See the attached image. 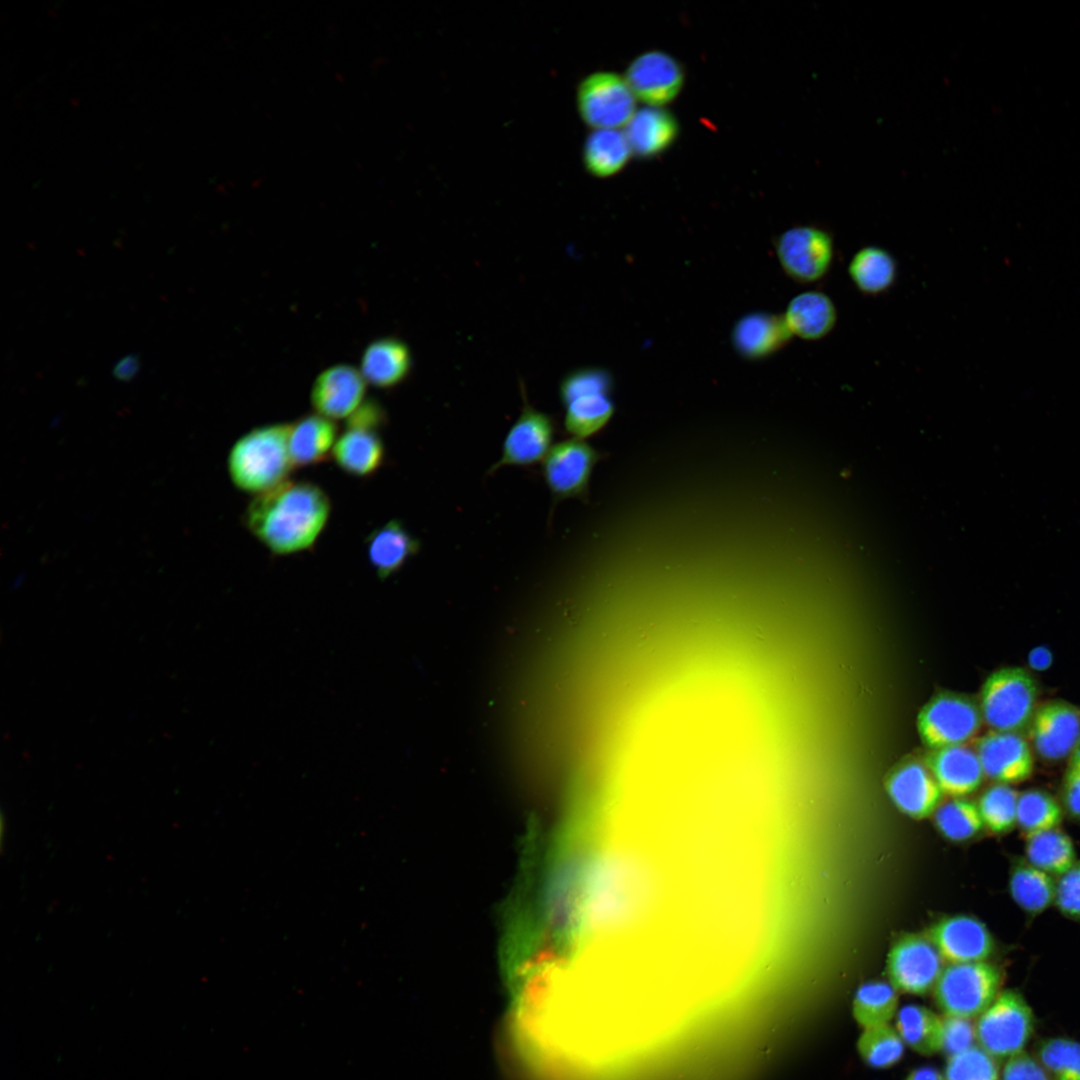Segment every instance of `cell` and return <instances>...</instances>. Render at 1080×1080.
Wrapping results in <instances>:
<instances>
[{"label": "cell", "instance_id": "cell-25", "mask_svg": "<svg viewBox=\"0 0 1080 1080\" xmlns=\"http://www.w3.org/2000/svg\"><path fill=\"white\" fill-rule=\"evenodd\" d=\"M676 118L663 107L637 109L623 128L633 154L652 157L668 149L678 135Z\"/></svg>", "mask_w": 1080, "mask_h": 1080}, {"label": "cell", "instance_id": "cell-33", "mask_svg": "<svg viewBox=\"0 0 1080 1080\" xmlns=\"http://www.w3.org/2000/svg\"><path fill=\"white\" fill-rule=\"evenodd\" d=\"M905 1044L894 1026L879 1025L862 1029L856 1041L860 1059L873 1069H888L902 1059Z\"/></svg>", "mask_w": 1080, "mask_h": 1080}, {"label": "cell", "instance_id": "cell-13", "mask_svg": "<svg viewBox=\"0 0 1080 1080\" xmlns=\"http://www.w3.org/2000/svg\"><path fill=\"white\" fill-rule=\"evenodd\" d=\"M948 964L986 961L995 943L987 926L971 915L945 916L925 934Z\"/></svg>", "mask_w": 1080, "mask_h": 1080}, {"label": "cell", "instance_id": "cell-29", "mask_svg": "<svg viewBox=\"0 0 1080 1080\" xmlns=\"http://www.w3.org/2000/svg\"><path fill=\"white\" fill-rule=\"evenodd\" d=\"M633 152L623 129H593L584 145V165L593 176L619 173Z\"/></svg>", "mask_w": 1080, "mask_h": 1080}, {"label": "cell", "instance_id": "cell-2", "mask_svg": "<svg viewBox=\"0 0 1080 1080\" xmlns=\"http://www.w3.org/2000/svg\"><path fill=\"white\" fill-rule=\"evenodd\" d=\"M290 423L255 427L232 446L227 468L239 490L259 495L287 481L294 469L288 449Z\"/></svg>", "mask_w": 1080, "mask_h": 1080}, {"label": "cell", "instance_id": "cell-18", "mask_svg": "<svg viewBox=\"0 0 1080 1080\" xmlns=\"http://www.w3.org/2000/svg\"><path fill=\"white\" fill-rule=\"evenodd\" d=\"M885 787L897 809L918 820L934 813L943 794L929 768L917 761L902 763L892 770Z\"/></svg>", "mask_w": 1080, "mask_h": 1080}, {"label": "cell", "instance_id": "cell-46", "mask_svg": "<svg viewBox=\"0 0 1080 1080\" xmlns=\"http://www.w3.org/2000/svg\"><path fill=\"white\" fill-rule=\"evenodd\" d=\"M1051 662V654L1045 648H1037L1030 655V663L1036 669L1047 668Z\"/></svg>", "mask_w": 1080, "mask_h": 1080}, {"label": "cell", "instance_id": "cell-24", "mask_svg": "<svg viewBox=\"0 0 1080 1080\" xmlns=\"http://www.w3.org/2000/svg\"><path fill=\"white\" fill-rule=\"evenodd\" d=\"M791 336L783 316L760 312L741 318L733 329L732 340L740 354L756 359L778 351Z\"/></svg>", "mask_w": 1080, "mask_h": 1080}, {"label": "cell", "instance_id": "cell-39", "mask_svg": "<svg viewBox=\"0 0 1080 1080\" xmlns=\"http://www.w3.org/2000/svg\"><path fill=\"white\" fill-rule=\"evenodd\" d=\"M1054 901L1065 917L1080 920V860L1059 876Z\"/></svg>", "mask_w": 1080, "mask_h": 1080}, {"label": "cell", "instance_id": "cell-14", "mask_svg": "<svg viewBox=\"0 0 1080 1080\" xmlns=\"http://www.w3.org/2000/svg\"><path fill=\"white\" fill-rule=\"evenodd\" d=\"M635 98L646 106L663 107L682 90L684 71L666 52L651 50L635 57L624 75Z\"/></svg>", "mask_w": 1080, "mask_h": 1080}, {"label": "cell", "instance_id": "cell-15", "mask_svg": "<svg viewBox=\"0 0 1080 1080\" xmlns=\"http://www.w3.org/2000/svg\"><path fill=\"white\" fill-rule=\"evenodd\" d=\"M976 752L984 775L996 783L1023 782L1034 769L1031 745L1023 734L991 730L978 739Z\"/></svg>", "mask_w": 1080, "mask_h": 1080}, {"label": "cell", "instance_id": "cell-42", "mask_svg": "<svg viewBox=\"0 0 1080 1080\" xmlns=\"http://www.w3.org/2000/svg\"><path fill=\"white\" fill-rule=\"evenodd\" d=\"M1062 806L1066 813L1080 821V766L1069 762L1061 785Z\"/></svg>", "mask_w": 1080, "mask_h": 1080}, {"label": "cell", "instance_id": "cell-34", "mask_svg": "<svg viewBox=\"0 0 1080 1080\" xmlns=\"http://www.w3.org/2000/svg\"><path fill=\"white\" fill-rule=\"evenodd\" d=\"M933 814L939 833L952 842L970 840L984 827L977 804L966 799L946 801Z\"/></svg>", "mask_w": 1080, "mask_h": 1080}, {"label": "cell", "instance_id": "cell-4", "mask_svg": "<svg viewBox=\"0 0 1080 1080\" xmlns=\"http://www.w3.org/2000/svg\"><path fill=\"white\" fill-rule=\"evenodd\" d=\"M1003 976L989 962L952 963L944 967L933 997L944 1016L972 1019L982 1014L1000 993Z\"/></svg>", "mask_w": 1080, "mask_h": 1080}, {"label": "cell", "instance_id": "cell-40", "mask_svg": "<svg viewBox=\"0 0 1080 1080\" xmlns=\"http://www.w3.org/2000/svg\"><path fill=\"white\" fill-rule=\"evenodd\" d=\"M975 1025L970 1019L944 1016V1046L947 1056L975 1045Z\"/></svg>", "mask_w": 1080, "mask_h": 1080}, {"label": "cell", "instance_id": "cell-22", "mask_svg": "<svg viewBox=\"0 0 1080 1080\" xmlns=\"http://www.w3.org/2000/svg\"><path fill=\"white\" fill-rule=\"evenodd\" d=\"M365 544L368 561L381 580L399 571L420 549V542L396 519L374 529Z\"/></svg>", "mask_w": 1080, "mask_h": 1080}, {"label": "cell", "instance_id": "cell-36", "mask_svg": "<svg viewBox=\"0 0 1080 1080\" xmlns=\"http://www.w3.org/2000/svg\"><path fill=\"white\" fill-rule=\"evenodd\" d=\"M1036 1058L1051 1080H1080V1042L1066 1038H1046L1036 1046Z\"/></svg>", "mask_w": 1080, "mask_h": 1080}, {"label": "cell", "instance_id": "cell-28", "mask_svg": "<svg viewBox=\"0 0 1080 1080\" xmlns=\"http://www.w3.org/2000/svg\"><path fill=\"white\" fill-rule=\"evenodd\" d=\"M847 272L858 291L864 295L876 296L887 292L895 284L898 263L889 250L869 245L854 253Z\"/></svg>", "mask_w": 1080, "mask_h": 1080}, {"label": "cell", "instance_id": "cell-11", "mask_svg": "<svg viewBox=\"0 0 1080 1080\" xmlns=\"http://www.w3.org/2000/svg\"><path fill=\"white\" fill-rule=\"evenodd\" d=\"M600 453L584 439L571 438L553 445L543 459L542 472L555 503L586 495Z\"/></svg>", "mask_w": 1080, "mask_h": 1080}, {"label": "cell", "instance_id": "cell-16", "mask_svg": "<svg viewBox=\"0 0 1080 1080\" xmlns=\"http://www.w3.org/2000/svg\"><path fill=\"white\" fill-rule=\"evenodd\" d=\"M555 433L553 419L548 414L525 406L508 431L502 454L489 472L503 466H528L544 459L551 448Z\"/></svg>", "mask_w": 1080, "mask_h": 1080}, {"label": "cell", "instance_id": "cell-45", "mask_svg": "<svg viewBox=\"0 0 1080 1080\" xmlns=\"http://www.w3.org/2000/svg\"><path fill=\"white\" fill-rule=\"evenodd\" d=\"M904 1080H946L944 1074L932 1066H921L913 1069Z\"/></svg>", "mask_w": 1080, "mask_h": 1080}, {"label": "cell", "instance_id": "cell-6", "mask_svg": "<svg viewBox=\"0 0 1080 1080\" xmlns=\"http://www.w3.org/2000/svg\"><path fill=\"white\" fill-rule=\"evenodd\" d=\"M610 388V377L601 369L575 370L562 380L560 398L565 406L564 427L569 434L585 439L609 422L614 413Z\"/></svg>", "mask_w": 1080, "mask_h": 1080}, {"label": "cell", "instance_id": "cell-20", "mask_svg": "<svg viewBox=\"0 0 1080 1080\" xmlns=\"http://www.w3.org/2000/svg\"><path fill=\"white\" fill-rule=\"evenodd\" d=\"M335 422L320 414H307L290 423L288 449L294 468L320 464L332 455L337 440Z\"/></svg>", "mask_w": 1080, "mask_h": 1080}, {"label": "cell", "instance_id": "cell-21", "mask_svg": "<svg viewBox=\"0 0 1080 1080\" xmlns=\"http://www.w3.org/2000/svg\"><path fill=\"white\" fill-rule=\"evenodd\" d=\"M411 367L409 346L399 338L384 337L366 347L359 370L368 384L387 389L402 383Z\"/></svg>", "mask_w": 1080, "mask_h": 1080}, {"label": "cell", "instance_id": "cell-3", "mask_svg": "<svg viewBox=\"0 0 1080 1080\" xmlns=\"http://www.w3.org/2000/svg\"><path fill=\"white\" fill-rule=\"evenodd\" d=\"M1038 685L1022 667H1004L991 673L980 694V711L993 731L1024 734L1038 707Z\"/></svg>", "mask_w": 1080, "mask_h": 1080}, {"label": "cell", "instance_id": "cell-32", "mask_svg": "<svg viewBox=\"0 0 1080 1080\" xmlns=\"http://www.w3.org/2000/svg\"><path fill=\"white\" fill-rule=\"evenodd\" d=\"M1025 854L1030 864L1051 876H1060L1077 861L1071 838L1058 828L1026 835Z\"/></svg>", "mask_w": 1080, "mask_h": 1080}, {"label": "cell", "instance_id": "cell-31", "mask_svg": "<svg viewBox=\"0 0 1080 1080\" xmlns=\"http://www.w3.org/2000/svg\"><path fill=\"white\" fill-rule=\"evenodd\" d=\"M899 1010L897 989L889 981L861 984L853 997L852 1017L862 1029L890 1024Z\"/></svg>", "mask_w": 1080, "mask_h": 1080}, {"label": "cell", "instance_id": "cell-19", "mask_svg": "<svg viewBox=\"0 0 1080 1080\" xmlns=\"http://www.w3.org/2000/svg\"><path fill=\"white\" fill-rule=\"evenodd\" d=\"M928 768L942 792L953 798L978 789L985 776L976 750L964 744L935 749Z\"/></svg>", "mask_w": 1080, "mask_h": 1080}, {"label": "cell", "instance_id": "cell-27", "mask_svg": "<svg viewBox=\"0 0 1080 1080\" xmlns=\"http://www.w3.org/2000/svg\"><path fill=\"white\" fill-rule=\"evenodd\" d=\"M894 1027L905 1046L919 1055L932 1056L943 1051L944 1017L923 1005L900 1007Z\"/></svg>", "mask_w": 1080, "mask_h": 1080}, {"label": "cell", "instance_id": "cell-5", "mask_svg": "<svg viewBox=\"0 0 1080 1080\" xmlns=\"http://www.w3.org/2000/svg\"><path fill=\"white\" fill-rule=\"evenodd\" d=\"M978 1046L995 1059L1023 1052L1035 1029V1017L1021 993L1005 990L977 1017Z\"/></svg>", "mask_w": 1080, "mask_h": 1080}, {"label": "cell", "instance_id": "cell-43", "mask_svg": "<svg viewBox=\"0 0 1080 1080\" xmlns=\"http://www.w3.org/2000/svg\"><path fill=\"white\" fill-rule=\"evenodd\" d=\"M386 421L384 408L373 399L364 401L356 411L347 418L346 428H360L378 431Z\"/></svg>", "mask_w": 1080, "mask_h": 1080}, {"label": "cell", "instance_id": "cell-26", "mask_svg": "<svg viewBox=\"0 0 1080 1080\" xmlns=\"http://www.w3.org/2000/svg\"><path fill=\"white\" fill-rule=\"evenodd\" d=\"M331 456L343 472L368 477L382 466L385 446L378 431L346 428L337 438Z\"/></svg>", "mask_w": 1080, "mask_h": 1080}, {"label": "cell", "instance_id": "cell-1", "mask_svg": "<svg viewBox=\"0 0 1080 1080\" xmlns=\"http://www.w3.org/2000/svg\"><path fill=\"white\" fill-rule=\"evenodd\" d=\"M331 501L309 481H285L256 495L247 505L245 528L272 554L291 555L309 550L325 529Z\"/></svg>", "mask_w": 1080, "mask_h": 1080}, {"label": "cell", "instance_id": "cell-7", "mask_svg": "<svg viewBox=\"0 0 1080 1080\" xmlns=\"http://www.w3.org/2000/svg\"><path fill=\"white\" fill-rule=\"evenodd\" d=\"M637 99L624 76L601 71L579 84L577 106L583 121L593 129H621L633 117Z\"/></svg>", "mask_w": 1080, "mask_h": 1080}, {"label": "cell", "instance_id": "cell-10", "mask_svg": "<svg viewBox=\"0 0 1080 1080\" xmlns=\"http://www.w3.org/2000/svg\"><path fill=\"white\" fill-rule=\"evenodd\" d=\"M944 963L926 935L908 933L890 947L886 973L898 992L921 996L933 989L945 967Z\"/></svg>", "mask_w": 1080, "mask_h": 1080}, {"label": "cell", "instance_id": "cell-41", "mask_svg": "<svg viewBox=\"0 0 1080 1080\" xmlns=\"http://www.w3.org/2000/svg\"><path fill=\"white\" fill-rule=\"evenodd\" d=\"M1001 1080H1051V1078L1036 1057L1021 1052L1007 1059Z\"/></svg>", "mask_w": 1080, "mask_h": 1080}, {"label": "cell", "instance_id": "cell-38", "mask_svg": "<svg viewBox=\"0 0 1080 1080\" xmlns=\"http://www.w3.org/2000/svg\"><path fill=\"white\" fill-rule=\"evenodd\" d=\"M946 1080H999L997 1061L978 1045L949 1055L944 1069Z\"/></svg>", "mask_w": 1080, "mask_h": 1080}, {"label": "cell", "instance_id": "cell-47", "mask_svg": "<svg viewBox=\"0 0 1080 1080\" xmlns=\"http://www.w3.org/2000/svg\"><path fill=\"white\" fill-rule=\"evenodd\" d=\"M1069 762L1080 766V741H1079L1078 745L1076 746L1075 750L1073 751V753L1071 754Z\"/></svg>", "mask_w": 1080, "mask_h": 1080}, {"label": "cell", "instance_id": "cell-30", "mask_svg": "<svg viewBox=\"0 0 1080 1080\" xmlns=\"http://www.w3.org/2000/svg\"><path fill=\"white\" fill-rule=\"evenodd\" d=\"M1009 892L1024 912L1038 915L1053 903L1055 883L1051 875L1027 860L1017 859L1010 870Z\"/></svg>", "mask_w": 1080, "mask_h": 1080}, {"label": "cell", "instance_id": "cell-35", "mask_svg": "<svg viewBox=\"0 0 1080 1080\" xmlns=\"http://www.w3.org/2000/svg\"><path fill=\"white\" fill-rule=\"evenodd\" d=\"M1062 816L1061 804L1049 792L1029 789L1018 796L1016 824L1026 835L1057 828Z\"/></svg>", "mask_w": 1080, "mask_h": 1080}, {"label": "cell", "instance_id": "cell-9", "mask_svg": "<svg viewBox=\"0 0 1080 1080\" xmlns=\"http://www.w3.org/2000/svg\"><path fill=\"white\" fill-rule=\"evenodd\" d=\"M776 254L791 279L804 284L815 283L825 278L833 265L834 238L819 226H794L779 236Z\"/></svg>", "mask_w": 1080, "mask_h": 1080}, {"label": "cell", "instance_id": "cell-23", "mask_svg": "<svg viewBox=\"0 0 1080 1080\" xmlns=\"http://www.w3.org/2000/svg\"><path fill=\"white\" fill-rule=\"evenodd\" d=\"M783 317L792 335L817 341L832 332L838 313L833 300L826 293L811 290L792 298Z\"/></svg>", "mask_w": 1080, "mask_h": 1080}, {"label": "cell", "instance_id": "cell-44", "mask_svg": "<svg viewBox=\"0 0 1080 1080\" xmlns=\"http://www.w3.org/2000/svg\"><path fill=\"white\" fill-rule=\"evenodd\" d=\"M139 371V360L135 355L120 359L113 368V375L121 381L131 380Z\"/></svg>", "mask_w": 1080, "mask_h": 1080}, {"label": "cell", "instance_id": "cell-37", "mask_svg": "<svg viewBox=\"0 0 1080 1080\" xmlns=\"http://www.w3.org/2000/svg\"><path fill=\"white\" fill-rule=\"evenodd\" d=\"M1018 796L1007 784L996 783L987 788L977 803L984 826L997 834L1011 831L1016 824Z\"/></svg>", "mask_w": 1080, "mask_h": 1080}, {"label": "cell", "instance_id": "cell-17", "mask_svg": "<svg viewBox=\"0 0 1080 1080\" xmlns=\"http://www.w3.org/2000/svg\"><path fill=\"white\" fill-rule=\"evenodd\" d=\"M366 384L360 370L338 364L322 371L311 390V404L317 414L331 420L351 416L364 402Z\"/></svg>", "mask_w": 1080, "mask_h": 1080}, {"label": "cell", "instance_id": "cell-8", "mask_svg": "<svg viewBox=\"0 0 1080 1080\" xmlns=\"http://www.w3.org/2000/svg\"><path fill=\"white\" fill-rule=\"evenodd\" d=\"M982 719L980 707L974 700L943 693L921 709L917 724L924 744L935 750L965 743L977 733Z\"/></svg>", "mask_w": 1080, "mask_h": 1080}, {"label": "cell", "instance_id": "cell-12", "mask_svg": "<svg viewBox=\"0 0 1080 1080\" xmlns=\"http://www.w3.org/2000/svg\"><path fill=\"white\" fill-rule=\"evenodd\" d=\"M1027 732L1044 761L1070 758L1080 741V708L1061 699L1045 701L1038 705Z\"/></svg>", "mask_w": 1080, "mask_h": 1080}]
</instances>
